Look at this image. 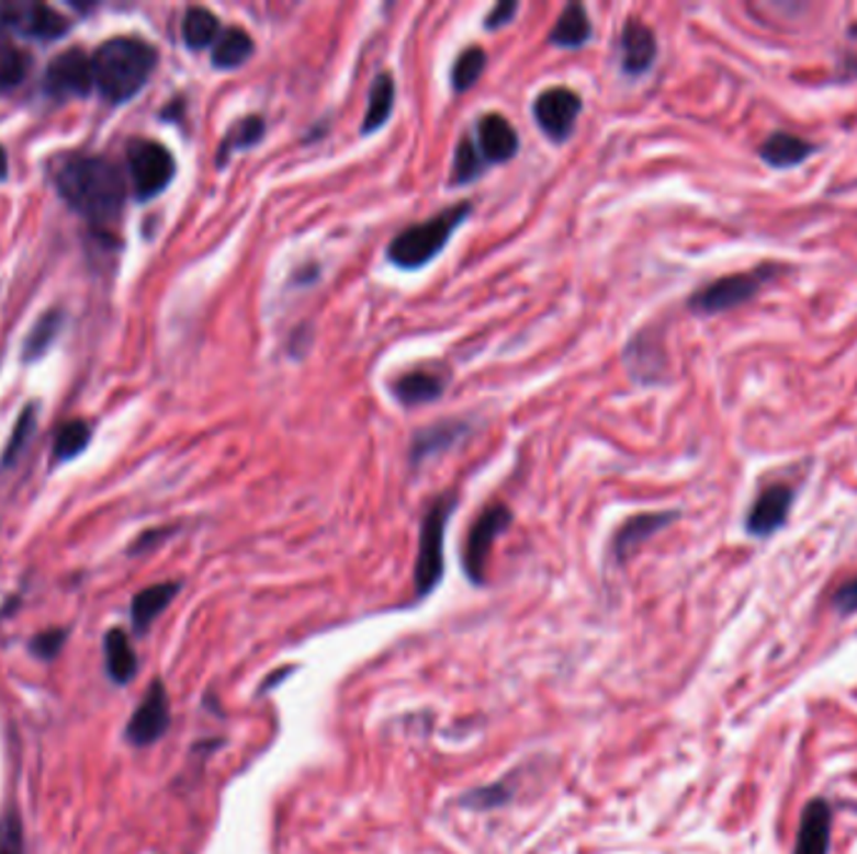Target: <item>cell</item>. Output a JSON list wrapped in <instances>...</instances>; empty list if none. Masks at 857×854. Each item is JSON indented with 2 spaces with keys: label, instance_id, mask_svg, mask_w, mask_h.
Instances as JSON below:
<instances>
[{
  "label": "cell",
  "instance_id": "1",
  "mask_svg": "<svg viewBox=\"0 0 857 854\" xmlns=\"http://www.w3.org/2000/svg\"><path fill=\"white\" fill-rule=\"evenodd\" d=\"M53 186L70 210L93 226L116 224L126 206V179L103 156H60L53 161Z\"/></svg>",
  "mask_w": 857,
  "mask_h": 854
},
{
  "label": "cell",
  "instance_id": "2",
  "mask_svg": "<svg viewBox=\"0 0 857 854\" xmlns=\"http://www.w3.org/2000/svg\"><path fill=\"white\" fill-rule=\"evenodd\" d=\"M93 81L101 99L113 105L128 103L144 91L158 66V50L136 35H116L93 53Z\"/></svg>",
  "mask_w": 857,
  "mask_h": 854
},
{
  "label": "cell",
  "instance_id": "3",
  "mask_svg": "<svg viewBox=\"0 0 857 854\" xmlns=\"http://www.w3.org/2000/svg\"><path fill=\"white\" fill-rule=\"evenodd\" d=\"M472 208L474 206L464 201V204L439 210L437 216L429 218V221L404 228V231L388 243L386 259L392 261L394 266L406 271L427 266L429 261H435L439 253L447 249L449 239H452L456 228L470 218Z\"/></svg>",
  "mask_w": 857,
  "mask_h": 854
},
{
  "label": "cell",
  "instance_id": "4",
  "mask_svg": "<svg viewBox=\"0 0 857 854\" xmlns=\"http://www.w3.org/2000/svg\"><path fill=\"white\" fill-rule=\"evenodd\" d=\"M780 274H782L780 263L767 261L749 271H742V274L714 278L712 284L697 288L695 294L687 298V308L697 316H714V314L732 311V308L753 301L759 291Z\"/></svg>",
  "mask_w": 857,
  "mask_h": 854
},
{
  "label": "cell",
  "instance_id": "5",
  "mask_svg": "<svg viewBox=\"0 0 857 854\" xmlns=\"http://www.w3.org/2000/svg\"><path fill=\"white\" fill-rule=\"evenodd\" d=\"M454 506L456 494L454 491H447V494L431 501L427 512H424L419 554L417 565H414V592H417V599L429 596L439 587L441 577H444V534Z\"/></svg>",
  "mask_w": 857,
  "mask_h": 854
},
{
  "label": "cell",
  "instance_id": "6",
  "mask_svg": "<svg viewBox=\"0 0 857 854\" xmlns=\"http://www.w3.org/2000/svg\"><path fill=\"white\" fill-rule=\"evenodd\" d=\"M131 186L138 201H151L171 186L176 179V158L163 144L151 138H134L128 144Z\"/></svg>",
  "mask_w": 857,
  "mask_h": 854
},
{
  "label": "cell",
  "instance_id": "7",
  "mask_svg": "<svg viewBox=\"0 0 857 854\" xmlns=\"http://www.w3.org/2000/svg\"><path fill=\"white\" fill-rule=\"evenodd\" d=\"M509 524H511V512L505 504H492L474 519L472 530L466 534L464 554H462L464 574L472 584H484L494 542L509 530Z\"/></svg>",
  "mask_w": 857,
  "mask_h": 854
},
{
  "label": "cell",
  "instance_id": "8",
  "mask_svg": "<svg viewBox=\"0 0 857 854\" xmlns=\"http://www.w3.org/2000/svg\"><path fill=\"white\" fill-rule=\"evenodd\" d=\"M70 31V21L46 3L0 0V33H18L35 41H56Z\"/></svg>",
  "mask_w": 857,
  "mask_h": 854
},
{
  "label": "cell",
  "instance_id": "9",
  "mask_svg": "<svg viewBox=\"0 0 857 854\" xmlns=\"http://www.w3.org/2000/svg\"><path fill=\"white\" fill-rule=\"evenodd\" d=\"M95 88L93 60L81 48H68L50 60L43 73V91L53 101L86 99Z\"/></svg>",
  "mask_w": 857,
  "mask_h": 854
},
{
  "label": "cell",
  "instance_id": "10",
  "mask_svg": "<svg viewBox=\"0 0 857 854\" xmlns=\"http://www.w3.org/2000/svg\"><path fill=\"white\" fill-rule=\"evenodd\" d=\"M585 105H582V99L577 91L564 86H554L546 88L534 99L532 113L537 126L542 128V134L546 138H552L554 144H564L570 140L574 134V126H577V118Z\"/></svg>",
  "mask_w": 857,
  "mask_h": 854
},
{
  "label": "cell",
  "instance_id": "11",
  "mask_svg": "<svg viewBox=\"0 0 857 854\" xmlns=\"http://www.w3.org/2000/svg\"><path fill=\"white\" fill-rule=\"evenodd\" d=\"M171 727V704L169 692L161 680H154L144 699L134 711V717L128 719L126 739L134 747H151L161 739Z\"/></svg>",
  "mask_w": 857,
  "mask_h": 854
},
{
  "label": "cell",
  "instance_id": "12",
  "mask_svg": "<svg viewBox=\"0 0 857 854\" xmlns=\"http://www.w3.org/2000/svg\"><path fill=\"white\" fill-rule=\"evenodd\" d=\"M794 504V489L790 483H770L755 497L745 516V530L755 539H767L788 524Z\"/></svg>",
  "mask_w": 857,
  "mask_h": 854
},
{
  "label": "cell",
  "instance_id": "13",
  "mask_svg": "<svg viewBox=\"0 0 857 854\" xmlns=\"http://www.w3.org/2000/svg\"><path fill=\"white\" fill-rule=\"evenodd\" d=\"M657 35L647 23L640 18H627L622 35H620V53H622V70L627 76H644L655 66L657 60Z\"/></svg>",
  "mask_w": 857,
  "mask_h": 854
},
{
  "label": "cell",
  "instance_id": "14",
  "mask_svg": "<svg viewBox=\"0 0 857 854\" xmlns=\"http://www.w3.org/2000/svg\"><path fill=\"white\" fill-rule=\"evenodd\" d=\"M476 146L487 166L507 163L519 153V134L501 113H484L476 121Z\"/></svg>",
  "mask_w": 857,
  "mask_h": 854
},
{
  "label": "cell",
  "instance_id": "15",
  "mask_svg": "<svg viewBox=\"0 0 857 854\" xmlns=\"http://www.w3.org/2000/svg\"><path fill=\"white\" fill-rule=\"evenodd\" d=\"M817 151V144H812L810 138H802L798 134H790V130H773V134L765 136L763 144L757 146L759 161L777 171L798 169V166L805 163L808 158L815 156Z\"/></svg>",
  "mask_w": 857,
  "mask_h": 854
},
{
  "label": "cell",
  "instance_id": "16",
  "mask_svg": "<svg viewBox=\"0 0 857 854\" xmlns=\"http://www.w3.org/2000/svg\"><path fill=\"white\" fill-rule=\"evenodd\" d=\"M679 519V512H647L630 516L627 522L617 530L612 539V554L617 561H627L638 551L644 542H650L652 536L667 530L669 524H675Z\"/></svg>",
  "mask_w": 857,
  "mask_h": 854
},
{
  "label": "cell",
  "instance_id": "17",
  "mask_svg": "<svg viewBox=\"0 0 857 854\" xmlns=\"http://www.w3.org/2000/svg\"><path fill=\"white\" fill-rule=\"evenodd\" d=\"M830 840H833V809L827 799L817 797L802 809L794 854H830Z\"/></svg>",
  "mask_w": 857,
  "mask_h": 854
},
{
  "label": "cell",
  "instance_id": "18",
  "mask_svg": "<svg viewBox=\"0 0 857 854\" xmlns=\"http://www.w3.org/2000/svg\"><path fill=\"white\" fill-rule=\"evenodd\" d=\"M181 592L179 581H161V584L146 587L144 592H138L131 602V622L138 634H146L151 629V624L166 612L176 596Z\"/></svg>",
  "mask_w": 857,
  "mask_h": 854
},
{
  "label": "cell",
  "instance_id": "19",
  "mask_svg": "<svg viewBox=\"0 0 857 854\" xmlns=\"http://www.w3.org/2000/svg\"><path fill=\"white\" fill-rule=\"evenodd\" d=\"M444 389H447L444 378L431 372H424V368H417V372H409L394 378L392 396L402 403V407H424V403L441 399Z\"/></svg>",
  "mask_w": 857,
  "mask_h": 854
},
{
  "label": "cell",
  "instance_id": "20",
  "mask_svg": "<svg viewBox=\"0 0 857 854\" xmlns=\"http://www.w3.org/2000/svg\"><path fill=\"white\" fill-rule=\"evenodd\" d=\"M105 672L116 684H128L138 672V657L131 645L128 634L123 629H111L103 639Z\"/></svg>",
  "mask_w": 857,
  "mask_h": 854
},
{
  "label": "cell",
  "instance_id": "21",
  "mask_svg": "<svg viewBox=\"0 0 857 854\" xmlns=\"http://www.w3.org/2000/svg\"><path fill=\"white\" fill-rule=\"evenodd\" d=\"M591 38V21L585 11V5L570 3L562 15L556 18L554 29L546 35V41L556 48H582Z\"/></svg>",
  "mask_w": 857,
  "mask_h": 854
},
{
  "label": "cell",
  "instance_id": "22",
  "mask_svg": "<svg viewBox=\"0 0 857 854\" xmlns=\"http://www.w3.org/2000/svg\"><path fill=\"white\" fill-rule=\"evenodd\" d=\"M253 38L244 29L238 25H232V29H224L218 35V41L211 48V64L218 70H234L241 68L246 60L253 56Z\"/></svg>",
  "mask_w": 857,
  "mask_h": 854
},
{
  "label": "cell",
  "instance_id": "23",
  "mask_svg": "<svg viewBox=\"0 0 857 854\" xmlns=\"http://www.w3.org/2000/svg\"><path fill=\"white\" fill-rule=\"evenodd\" d=\"M396 101V83L392 73H379L374 83L369 88V105L364 113V123H361V134H374V130L384 128L386 121L394 113Z\"/></svg>",
  "mask_w": 857,
  "mask_h": 854
},
{
  "label": "cell",
  "instance_id": "24",
  "mask_svg": "<svg viewBox=\"0 0 857 854\" xmlns=\"http://www.w3.org/2000/svg\"><path fill=\"white\" fill-rule=\"evenodd\" d=\"M64 321H66L64 308H50V311L43 314L41 319L33 323V329L29 331V337H25L21 349L23 364H33V361H41L48 354L50 346L58 339L60 329H64Z\"/></svg>",
  "mask_w": 857,
  "mask_h": 854
},
{
  "label": "cell",
  "instance_id": "25",
  "mask_svg": "<svg viewBox=\"0 0 857 854\" xmlns=\"http://www.w3.org/2000/svg\"><path fill=\"white\" fill-rule=\"evenodd\" d=\"M221 31H224L221 29V21L216 18V13L208 11V8L193 5L183 13L181 35H183V43L191 50L214 48V43L218 41Z\"/></svg>",
  "mask_w": 857,
  "mask_h": 854
},
{
  "label": "cell",
  "instance_id": "26",
  "mask_svg": "<svg viewBox=\"0 0 857 854\" xmlns=\"http://www.w3.org/2000/svg\"><path fill=\"white\" fill-rule=\"evenodd\" d=\"M263 136H267V121H263L261 116L238 118L234 126L228 128V134L224 136V140H221V146H218V153H216L218 169H224L228 158H232L236 151H246V148L261 144Z\"/></svg>",
  "mask_w": 857,
  "mask_h": 854
},
{
  "label": "cell",
  "instance_id": "27",
  "mask_svg": "<svg viewBox=\"0 0 857 854\" xmlns=\"http://www.w3.org/2000/svg\"><path fill=\"white\" fill-rule=\"evenodd\" d=\"M466 431H470L466 429V424H459V421H444V424H437L431 429L419 431V434L414 436V444H411V456H409L411 464L417 466L427 459V456L444 452V448L456 444L459 439L466 434Z\"/></svg>",
  "mask_w": 857,
  "mask_h": 854
},
{
  "label": "cell",
  "instance_id": "28",
  "mask_svg": "<svg viewBox=\"0 0 857 854\" xmlns=\"http://www.w3.org/2000/svg\"><path fill=\"white\" fill-rule=\"evenodd\" d=\"M33 68V56L11 41H0V93H11L23 86Z\"/></svg>",
  "mask_w": 857,
  "mask_h": 854
},
{
  "label": "cell",
  "instance_id": "29",
  "mask_svg": "<svg viewBox=\"0 0 857 854\" xmlns=\"http://www.w3.org/2000/svg\"><path fill=\"white\" fill-rule=\"evenodd\" d=\"M93 429L91 424H86L83 419H70L64 426L58 429L56 442H53V452L50 459L53 464H66L70 459H76L78 454H83L88 444H91Z\"/></svg>",
  "mask_w": 857,
  "mask_h": 854
},
{
  "label": "cell",
  "instance_id": "30",
  "mask_svg": "<svg viewBox=\"0 0 857 854\" xmlns=\"http://www.w3.org/2000/svg\"><path fill=\"white\" fill-rule=\"evenodd\" d=\"M487 171V161L480 153V146L472 136H462L454 151V166H452V186H464L480 179Z\"/></svg>",
  "mask_w": 857,
  "mask_h": 854
},
{
  "label": "cell",
  "instance_id": "31",
  "mask_svg": "<svg viewBox=\"0 0 857 854\" xmlns=\"http://www.w3.org/2000/svg\"><path fill=\"white\" fill-rule=\"evenodd\" d=\"M484 68H487V53L482 46H470L459 53L452 66V88L454 93H464L480 81Z\"/></svg>",
  "mask_w": 857,
  "mask_h": 854
},
{
  "label": "cell",
  "instance_id": "32",
  "mask_svg": "<svg viewBox=\"0 0 857 854\" xmlns=\"http://www.w3.org/2000/svg\"><path fill=\"white\" fill-rule=\"evenodd\" d=\"M35 417H38V407H35V403H25L21 417L15 419L11 436H8L3 454H0V466H3V469H11V466L18 462V456L23 454V448L29 446L35 431Z\"/></svg>",
  "mask_w": 857,
  "mask_h": 854
},
{
  "label": "cell",
  "instance_id": "33",
  "mask_svg": "<svg viewBox=\"0 0 857 854\" xmlns=\"http://www.w3.org/2000/svg\"><path fill=\"white\" fill-rule=\"evenodd\" d=\"M0 854H25L23 820L15 809L0 815Z\"/></svg>",
  "mask_w": 857,
  "mask_h": 854
},
{
  "label": "cell",
  "instance_id": "34",
  "mask_svg": "<svg viewBox=\"0 0 857 854\" xmlns=\"http://www.w3.org/2000/svg\"><path fill=\"white\" fill-rule=\"evenodd\" d=\"M509 797H511V787L507 785V782H499V785L474 789L472 795H466V797L462 799V802H464V805H470V807H474V809H492V807L505 805Z\"/></svg>",
  "mask_w": 857,
  "mask_h": 854
},
{
  "label": "cell",
  "instance_id": "35",
  "mask_svg": "<svg viewBox=\"0 0 857 854\" xmlns=\"http://www.w3.org/2000/svg\"><path fill=\"white\" fill-rule=\"evenodd\" d=\"M66 629H48V631H41L38 637H35L31 641V651L38 659H56L60 654V649H64L66 645Z\"/></svg>",
  "mask_w": 857,
  "mask_h": 854
},
{
  "label": "cell",
  "instance_id": "36",
  "mask_svg": "<svg viewBox=\"0 0 857 854\" xmlns=\"http://www.w3.org/2000/svg\"><path fill=\"white\" fill-rule=\"evenodd\" d=\"M830 604H833L835 612H841L845 616L857 612V574L843 581V584L835 589L833 596H830Z\"/></svg>",
  "mask_w": 857,
  "mask_h": 854
},
{
  "label": "cell",
  "instance_id": "37",
  "mask_svg": "<svg viewBox=\"0 0 857 854\" xmlns=\"http://www.w3.org/2000/svg\"><path fill=\"white\" fill-rule=\"evenodd\" d=\"M517 11H519V3H515V0H501V3L494 5L492 13L484 18V29L487 31L501 29V25H507L511 18L517 15Z\"/></svg>",
  "mask_w": 857,
  "mask_h": 854
},
{
  "label": "cell",
  "instance_id": "38",
  "mask_svg": "<svg viewBox=\"0 0 857 854\" xmlns=\"http://www.w3.org/2000/svg\"><path fill=\"white\" fill-rule=\"evenodd\" d=\"M171 532H173V530H154V532H148V534L140 536V539L134 544V549H131V551L136 554V551H146V549H151L158 539H163V536H169Z\"/></svg>",
  "mask_w": 857,
  "mask_h": 854
},
{
  "label": "cell",
  "instance_id": "39",
  "mask_svg": "<svg viewBox=\"0 0 857 854\" xmlns=\"http://www.w3.org/2000/svg\"><path fill=\"white\" fill-rule=\"evenodd\" d=\"M5 175H8V153L5 148L0 146V181H5Z\"/></svg>",
  "mask_w": 857,
  "mask_h": 854
},
{
  "label": "cell",
  "instance_id": "40",
  "mask_svg": "<svg viewBox=\"0 0 857 854\" xmlns=\"http://www.w3.org/2000/svg\"><path fill=\"white\" fill-rule=\"evenodd\" d=\"M847 35H850V38H855V41H857V23H853V25H850V31H847Z\"/></svg>",
  "mask_w": 857,
  "mask_h": 854
}]
</instances>
